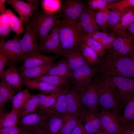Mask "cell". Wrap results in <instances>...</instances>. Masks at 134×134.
Instances as JSON below:
<instances>
[{"instance_id": "obj_40", "label": "cell", "mask_w": 134, "mask_h": 134, "mask_svg": "<svg viewBox=\"0 0 134 134\" xmlns=\"http://www.w3.org/2000/svg\"><path fill=\"white\" fill-rule=\"evenodd\" d=\"M106 7L109 9H115L122 12H125L131 8H134V0H119L109 3Z\"/></svg>"}, {"instance_id": "obj_30", "label": "cell", "mask_w": 134, "mask_h": 134, "mask_svg": "<svg viewBox=\"0 0 134 134\" xmlns=\"http://www.w3.org/2000/svg\"><path fill=\"white\" fill-rule=\"evenodd\" d=\"M40 94L32 95L25 102L19 111V118L37 111Z\"/></svg>"}, {"instance_id": "obj_19", "label": "cell", "mask_w": 134, "mask_h": 134, "mask_svg": "<svg viewBox=\"0 0 134 134\" xmlns=\"http://www.w3.org/2000/svg\"><path fill=\"white\" fill-rule=\"evenodd\" d=\"M45 111L47 117L43 128L49 134H59L63 124L65 115L50 111L47 109Z\"/></svg>"}, {"instance_id": "obj_5", "label": "cell", "mask_w": 134, "mask_h": 134, "mask_svg": "<svg viewBox=\"0 0 134 134\" xmlns=\"http://www.w3.org/2000/svg\"><path fill=\"white\" fill-rule=\"evenodd\" d=\"M121 109L118 107L110 110H101L97 114L103 132L105 134H119L123 127L120 121Z\"/></svg>"}, {"instance_id": "obj_9", "label": "cell", "mask_w": 134, "mask_h": 134, "mask_svg": "<svg viewBox=\"0 0 134 134\" xmlns=\"http://www.w3.org/2000/svg\"><path fill=\"white\" fill-rule=\"evenodd\" d=\"M134 49V39L128 33L116 36L109 54L118 56L131 57Z\"/></svg>"}, {"instance_id": "obj_33", "label": "cell", "mask_w": 134, "mask_h": 134, "mask_svg": "<svg viewBox=\"0 0 134 134\" xmlns=\"http://www.w3.org/2000/svg\"><path fill=\"white\" fill-rule=\"evenodd\" d=\"M20 110L12 109L0 119V129L17 126L19 118Z\"/></svg>"}, {"instance_id": "obj_4", "label": "cell", "mask_w": 134, "mask_h": 134, "mask_svg": "<svg viewBox=\"0 0 134 134\" xmlns=\"http://www.w3.org/2000/svg\"><path fill=\"white\" fill-rule=\"evenodd\" d=\"M59 14H49L44 12L34 13L29 22L41 44L51 30L58 24L60 20Z\"/></svg>"}, {"instance_id": "obj_22", "label": "cell", "mask_w": 134, "mask_h": 134, "mask_svg": "<svg viewBox=\"0 0 134 134\" xmlns=\"http://www.w3.org/2000/svg\"><path fill=\"white\" fill-rule=\"evenodd\" d=\"M19 71L16 64H10L7 69L0 73V77L4 78L9 84L19 91L23 83Z\"/></svg>"}, {"instance_id": "obj_11", "label": "cell", "mask_w": 134, "mask_h": 134, "mask_svg": "<svg viewBox=\"0 0 134 134\" xmlns=\"http://www.w3.org/2000/svg\"><path fill=\"white\" fill-rule=\"evenodd\" d=\"M66 114L79 119L87 111L81 101L80 91L75 87L70 90L66 96Z\"/></svg>"}, {"instance_id": "obj_58", "label": "cell", "mask_w": 134, "mask_h": 134, "mask_svg": "<svg viewBox=\"0 0 134 134\" xmlns=\"http://www.w3.org/2000/svg\"><path fill=\"white\" fill-rule=\"evenodd\" d=\"M95 134H105L104 133L103 131H101L98 132H97Z\"/></svg>"}, {"instance_id": "obj_15", "label": "cell", "mask_w": 134, "mask_h": 134, "mask_svg": "<svg viewBox=\"0 0 134 134\" xmlns=\"http://www.w3.org/2000/svg\"><path fill=\"white\" fill-rule=\"evenodd\" d=\"M96 73L95 68L84 66L73 71L70 79L75 87L80 90L92 80Z\"/></svg>"}, {"instance_id": "obj_54", "label": "cell", "mask_w": 134, "mask_h": 134, "mask_svg": "<svg viewBox=\"0 0 134 134\" xmlns=\"http://www.w3.org/2000/svg\"><path fill=\"white\" fill-rule=\"evenodd\" d=\"M7 0H0V12L1 14L4 13L6 10L5 8V4Z\"/></svg>"}, {"instance_id": "obj_21", "label": "cell", "mask_w": 134, "mask_h": 134, "mask_svg": "<svg viewBox=\"0 0 134 134\" xmlns=\"http://www.w3.org/2000/svg\"><path fill=\"white\" fill-rule=\"evenodd\" d=\"M98 112L91 111H86L79 119L84 122L85 124L84 128L89 134L95 133L103 131L100 121L97 114Z\"/></svg>"}, {"instance_id": "obj_42", "label": "cell", "mask_w": 134, "mask_h": 134, "mask_svg": "<svg viewBox=\"0 0 134 134\" xmlns=\"http://www.w3.org/2000/svg\"><path fill=\"white\" fill-rule=\"evenodd\" d=\"M61 86L59 87L55 90L51 92L49 95H47L45 103L42 108L40 110L43 111L53 105L56 102L58 99Z\"/></svg>"}, {"instance_id": "obj_26", "label": "cell", "mask_w": 134, "mask_h": 134, "mask_svg": "<svg viewBox=\"0 0 134 134\" xmlns=\"http://www.w3.org/2000/svg\"><path fill=\"white\" fill-rule=\"evenodd\" d=\"M54 63L36 66L23 69L20 71V75L22 78L32 79L42 75H45L53 66Z\"/></svg>"}, {"instance_id": "obj_6", "label": "cell", "mask_w": 134, "mask_h": 134, "mask_svg": "<svg viewBox=\"0 0 134 134\" xmlns=\"http://www.w3.org/2000/svg\"><path fill=\"white\" fill-rule=\"evenodd\" d=\"M98 91V106L101 110H110L118 107L117 100L110 88L101 78L95 79Z\"/></svg>"}, {"instance_id": "obj_45", "label": "cell", "mask_w": 134, "mask_h": 134, "mask_svg": "<svg viewBox=\"0 0 134 134\" xmlns=\"http://www.w3.org/2000/svg\"><path fill=\"white\" fill-rule=\"evenodd\" d=\"M22 129L18 126L0 129V134H21Z\"/></svg>"}, {"instance_id": "obj_52", "label": "cell", "mask_w": 134, "mask_h": 134, "mask_svg": "<svg viewBox=\"0 0 134 134\" xmlns=\"http://www.w3.org/2000/svg\"><path fill=\"white\" fill-rule=\"evenodd\" d=\"M31 130L33 131L35 134H49L42 128H36Z\"/></svg>"}, {"instance_id": "obj_60", "label": "cell", "mask_w": 134, "mask_h": 134, "mask_svg": "<svg viewBox=\"0 0 134 134\" xmlns=\"http://www.w3.org/2000/svg\"><path fill=\"white\" fill-rule=\"evenodd\" d=\"M133 10L134 13V8H133Z\"/></svg>"}, {"instance_id": "obj_27", "label": "cell", "mask_w": 134, "mask_h": 134, "mask_svg": "<svg viewBox=\"0 0 134 134\" xmlns=\"http://www.w3.org/2000/svg\"><path fill=\"white\" fill-rule=\"evenodd\" d=\"M0 83V109L4 105L12 100L15 95V88L9 84L4 78Z\"/></svg>"}, {"instance_id": "obj_46", "label": "cell", "mask_w": 134, "mask_h": 134, "mask_svg": "<svg viewBox=\"0 0 134 134\" xmlns=\"http://www.w3.org/2000/svg\"><path fill=\"white\" fill-rule=\"evenodd\" d=\"M13 13L10 9H6L5 12L0 15V25H9L10 18Z\"/></svg>"}, {"instance_id": "obj_55", "label": "cell", "mask_w": 134, "mask_h": 134, "mask_svg": "<svg viewBox=\"0 0 134 134\" xmlns=\"http://www.w3.org/2000/svg\"><path fill=\"white\" fill-rule=\"evenodd\" d=\"M21 134H35L34 132L32 130L22 129Z\"/></svg>"}, {"instance_id": "obj_3", "label": "cell", "mask_w": 134, "mask_h": 134, "mask_svg": "<svg viewBox=\"0 0 134 134\" xmlns=\"http://www.w3.org/2000/svg\"><path fill=\"white\" fill-rule=\"evenodd\" d=\"M101 79L113 92L119 108L124 109L134 96V79L121 76H102Z\"/></svg>"}, {"instance_id": "obj_1", "label": "cell", "mask_w": 134, "mask_h": 134, "mask_svg": "<svg viewBox=\"0 0 134 134\" xmlns=\"http://www.w3.org/2000/svg\"><path fill=\"white\" fill-rule=\"evenodd\" d=\"M95 68L101 76H119L134 79V66L129 56H118L109 54L100 61Z\"/></svg>"}, {"instance_id": "obj_51", "label": "cell", "mask_w": 134, "mask_h": 134, "mask_svg": "<svg viewBox=\"0 0 134 134\" xmlns=\"http://www.w3.org/2000/svg\"><path fill=\"white\" fill-rule=\"evenodd\" d=\"M39 100L38 110H41L44 105L46 102L47 95L43 93H40Z\"/></svg>"}, {"instance_id": "obj_28", "label": "cell", "mask_w": 134, "mask_h": 134, "mask_svg": "<svg viewBox=\"0 0 134 134\" xmlns=\"http://www.w3.org/2000/svg\"><path fill=\"white\" fill-rule=\"evenodd\" d=\"M89 36L99 42L105 49H109L112 47L116 36L114 33L98 31L88 34Z\"/></svg>"}, {"instance_id": "obj_35", "label": "cell", "mask_w": 134, "mask_h": 134, "mask_svg": "<svg viewBox=\"0 0 134 134\" xmlns=\"http://www.w3.org/2000/svg\"><path fill=\"white\" fill-rule=\"evenodd\" d=\"M110 10L106 7L99 10L95 13L96 21L98 24L101 27L103 32H107L108 21Z\"/></svg>"}, {"instance_id": "obj_14", "label": "cell", "mask_w": 134, "mask_h": 134, "mask_svg": "<svg viewBox=\"0 0 134 134\" xmlns=\"http://www.w3.org/2000/svg\"><path fill=\"white\" fill-rule=\"evenodd\" d=\"M57 25L53 28L40 46L42 53L53 52L56 54V57L62 55V52Z\"/></svg>"}, {"instance_id": "obj_16", "label": "cell", "mask_w": 134, "mask_h": 134, "mask_svg": "<svg viewBox=\"0 0 134 134\" xmlns=\"http://www.w3.org/2000/svg\"><path fill=\"white\" fill-rule=\"evenodd\" d=\"M22 60L24 63L18 68L19 71L34 67L53 64L55 58L53 56L43 55L40 52H31L24 54Z\"/></svg>"}, {"instance_id": "obj_44", "label": "cell", "mask_w": 134, "mask_h": 134, "mask_svg": "<svg viewBox=\"0 0 134 134\" xmlns=\"http://www.w3.org/2000/svg\"><path fill=\"white\" fill-rule=\"evenodd\" d=\"M87 3L91 9L99 10L106 7L109 3L107 0H90Z\"/></svg>"}, {"instance_id": "obj_2", "label": "cell", "mask_w": 134, "mask_h": 134, "mask_svg": "<svg viewBox=\"0 0 134 134\" xmlns=\"http://www.w3.org/2000/svg\"><path fill=\"white\" fill-rule=\"evenodd\" d=\"M57 26L62 53L74 49L80 48L81 44L83 43V33L79 22L62 19L60 21Z\"/></svg>"}, {"instance_id": "obj_43", "label": "cell", "mask_w": 134, "mask_h": 134, "mask_svg": "<svg viewBox=\"0 0 134 134\" xmlns=\"http://www.w3.org/2000/svg\"><path fill=\"white\" fill-rule=\"evenodd\" d=\"M126 11L122 12L115 9H111L108 21V27L111 28L116 25Z\"/></svg>"}, {"instance_id": "obj_32", "label": "cell", "mask_w": 134, "mask_h": 134, "mask_svg": "<svg viewBox=\"0 0 134 134\" xmlns=\"http://www.w3.org/2000/svg\"><path fill=\"white\" fill-rule=\"evenodd\" d=\"M80 49L83 56L88 65L92 67H96L100 61L96 53L83 43L81 44Z\"/></svg>"}, {"instance_id": "obj_18", "label": "cell", "mask_w": 134, "mask_h": 134, "mask_svg": "<svg viewBox=\"0 0 134 134\" xmlns=\"http://www.w3.org/2000/svg\"><path fill=\"white\" fill-rule=\"evenodd\" d=\"M62 56L66 59L68 65L72 71L82 66L89 65L83 56L80 48L63 52Z\"/></svg>"}, {"instance_id": "obj_29", "label": "cell", "mask_w": 134, "mask_h": 134, "mask_svg": "<svg viewBox=\"0 0 134 134\" xmlns=\"http://www.w3.org/2000/svg\"><path fill=\"white\" fill-rule=\"evenodd\" d=\"M22 79V83L24 85L28 88H31L33 90L36 89L46 93L51 92L56 90L58 87L42 82L30 79Z\"/></svg>"}, {"instance_id": "obj_49", "label": "cell", "mask_w": 134, "mask_h": 134, "mask_svg": "<svg viewBox=\"0 0 134 134\" xmlns=\"http://www.w3.org/2000/svg\"><path fill=\"white\" fill-rule=\"evenodd\" d=\"M12 30L9 25H0V35L7 38Z\"/></svg>"}, {"instance_id": "obj_39", "label": "cell", "mask_w": 134, "mask_h": 134, "mask_svg": "<svg viewBox=\"0 0 134 134\" xmlns=\"http://www.w3.org/2000/svg\"><path fill=\"white\" fill-rule=\"evenodd\" d=\"M134 120V96L128 101L120 118L121 122L126 123Z\"/></svg>"}, {"instance_id": "obj_56", "label": "cell", "mask_w": 134, "mask_h": 134, "mask_svg": "<svg viewBox=\"0 0 134 134\" xmlns=\"http://www.w3.org/2000/svg\"><path fill=\"white\" fill-rule=\"evenodd\" d=\"M28 2L31 3L34 5L38 7L39 0H27Z\"/></svg>"}, {"instance_id": "obj_12", "label": "cell", "mask_w": 134, "mask_h": 134, "mask_svg": "<svg viewBox=\"0 0 134 134\" xmlns=\"http://www.w3.org/2000/svg\"><path fill=\"white\" fill-rule=\"evenodd\" d=\"M47 117L45 111L38 110L19 118L18 124L22 129L32 130L43 128Z\"/></svg>"}, {"instance_id": "obj_13", "label": "cell", "mask_w": 134, "mask_h": 134, "mask_svg": "<svg viewBox=\"0 0 134 134\" xmlns=\"http://www.w3.org/2000/svg\"><path fill=\"white\" fill-rule=\"evenodd\" d=\"M23 24L25 32L23 37L20 40V43L24 54L40 52V47L38 44L37 37L30 26L29 21L24 22Z\"/></svg>"}, {"instance_id": "obj_8", "label": "cell", "mask_w": 134, "mask_h": 134, "mask_svg": "<svg viewBox=\"0 0 134 134\" xmlns=\"http://www.w3.org/2000/svg\"><path fill=\"white\" fill-rule=\"evenodd\" d=\"M86 7L85 2L80 0H66L62 5L59 14L60 17L75 22L80 17Z\"/></svg>"}, {"instance_id": "obj_37", "label": "cell", "mask_w": 134, "mask_h": 134, "mask_svg": "<svg viewBox=\"0 0 134 134\" xmlns=\"http://www.w3.org/2000/svg\"><path fill=\"white\" fill-rule=\"evenodd\" d=\"M32 96L28 88L19 91L12 100V109L20 110L25 101Z\"/></svg>"}, {"instance_id": "obj_57", "label": "cell", "mask_w": 134, "mask_h": 134, "mask_svg": "<svg viewBox=\"0 0 134 134\" xmlns=\"http://www.w3.org/2000/svg\"><path fill=\"white\" fill-rule=\"evenodd\" d=\"M131 57L132 58V59L133 64L134 66V49L133 51V53L131 55Z\"/></svg>"}, {"instance_id": "obj_50", "label": "cell", "mask_w": 134, "mask_h": 134, "mask_svg": "<svg viewBox=\"0 0 134 134\" xmlns=\"http://www.w3.org/2000/svg\"><path fill=\"white\" fill-rule=\"evenodd\" d=\"M71 134H89L85 130L84 126L80 124L73 130Z\"/></svg>"}, {"instance_id": "obj_7", "label": "cell", "mask_w": 134, "mask_h": 134, "mask_svg": "<svg viewBox=\"0 0 134 134\" xmlns=\"http://www.w3.org/2000/svg\"><path fill=\"white\" fill-rule=\"evenodd\" d=\"M82 105L86 110L97 112L98 91L95 79L79 90Z\"/></svg>"}, {"instance_id": "obj_17", "label": "cell", "mask_w": 134, "mask_h": 134, "mask_svg": "<svg viewBox=\"0 0 134 134\" xmlns=\"http://www.w3.org/2000/svg\"><path fill=\"white\" fill-rule=\"evenodd\" d=\"M7 2L18 13L23 23L29 21L38 8L31 3L19 0H8Z\"/></svg>"}, {"instance_id": "obj_23", "label": "cell", "mask_w": 134, "mask_h": 134, "mask_svg": "<svg viewBox=\"0 0 134 134\" xmlns=\"http://www.w3.org/2000/svg\"><path fill=\"white\" fill-rule=\"evenodd\" d=\"M133 8L131 7L127 10L122 15L118 23L111 28L112 33L116 36L126 34L129 26L134 22Z\"/></svg>"}, {"instance_id": "obj_20", "label": "cell", "mask_w": 134, "mask_h": 134, "mask_svg": "<svg viewBox=\"0 0 134 134\" xmlns=\"http://www.w3.org/2000/svg\"><path fill=\"white\" fill-rule=\"evenodd\" d=\"M95 15L92 9L87 6L82 12L79 22L84 33L89 34L97 31L98 24L96 21Z\"/></svg>"}, {"instance_id": "obj_47", "label": "cell", "mask_w": 134, "mask_h": 134, "mask_svg": "<svg viewBox=\"0 0 134 134\" xmlns=\"http://www.w3.org/2000/svg\"><path fill=\"white\" fill-rule=\"evenodd\" d=\"M134 121L126 123L121 122L123 127V129L119 134H134V129L133 125Z\"/></svg>"}, {"instance_id": "obj_41", "label": "cell", "mask_w": 134, "mask_h": 134, "mask_svg": "<svg viewBox=\"0 0 134 134\" xmlns=\"http://www.w3.org/2000/svg\"><path fill=\"white\" fill-rule=\"evenodd\" d=\"M22 24L23 21L13 13L9 19V25L12 31L15 33L17 36L23 33L24 28Z\"/></svg>"}, {"instance_id": "obj_36", "label": "cell", "mask_w": 134, "mask_h": 134, "mask_svg": "<svg viewBox=\"0 0 134 134\" xmlns=\"http://www.w3.org/2000/svg\"><path fill=\"white\" fill-rule=\"evenodd\" d=\"M83 41L85 44L95 51L98 56L102 57L104 55L105 49L102 46L88 34L83 33Z\"/></svg>"}, {"instance_id": "obj_10", "label": "cell", "mask_w": 134, "mask_h": 134, "mask_svg": "<svg viewBox=\"0 0 134 134\" xmlns=\"http://www.w3.org/2000/svg\"><path fill=\"white\" fill-rule=\"evenodd\" d=\"M20 38V37L15 36L11 39L0 41V51L7 57L11 64H16L22 60L24 54Z\"/></svg>"}, {"instance_id": "obj_38", "label": "cell", "mask_w": 134, "mask_h": 134, "mask_svg": "<svg viewBox=\"0 0 134 134\" xmlns=\"http://www.w3.org/2000/svg\"><path fill=\"white\" fill-rule=\"evenodd\" d=\"M41 3L44 12L49 14H56L60 11L62 5L59 0H43Z\"/></svg>"}, {"instance_id": "obj_25", "label": "cell", "mask_w": 134, "mask_h": 134, "mask_svg": "<svg viewBox=\"0 0 134 134\" xmlns=\"http://www.w3.org/2000/svg\"><path fill=\"white\" fill-rule=\"evenodd\" d=\"M72 72L64 58L54 63L53 66L45 75H55L68 79L71 78Z\"/></svg>"}, {"instance_id": "obj_59", "label": "cell", "mask_w": 134, "mask_h": 134, "mask_svg": "<svg viewBox=\"0 0 134 134\" xmlns=\"http://www.w3.org/2000/svg\"><path fill=\"white\" fill-rule=\"evenodd\" d=\"M133 129H134V122L133 124Z\"/></svg>"}, {"instance_id": "obj_34", "label": "cell", "mask_w": 134, "mask_h": 134, "mask_svg": "<svg viewBox=\"0 0 134 134\" xmlns=\"http://www.w3.org/2000/svg\"><path fill=\"white\" fill-rule=\"evenodd\" d=\"M81 122L79 119L66 114L64 116L63 124L59 134H71L74 129Z\"/></svg>"}, {"instance_id": "obj_53", "label": "cell", "mask_w": 134, "mask_h": 134, "mask_svg": "<svg viewBox=\"0 0 134 134\" xmlns=\"http://www.w3.org/2000/svg\"><path fill=\"white\" fill-rule=\"evenodd\" d=\"M127 31V32L134 39V22L130 25Z\"/></svg>"}, {"instance_id": "obj_48", "label": "cell", "mask_w": 134, "mask_h": 134, "mask_svg": "<svg viewBox=\"0 0 134 134\" xmlns=\"http://www.w3.org/2000/svg\"><path fill=\"white\" fill-rule=\"evenodd\" d=\"M8 60L7 57L0 51V73L4 70L6 66H9Z\"/></svg>"}, {"instance_id": "obj_24", "label": "cell", "mask_w": 134, "mask_h": 134, "mask_svg": "<svg viewBox=\"0 0 134 134\" xmlns=\"http://www.w3.org/2000/svg\"><path fill=\"white\" fill-rule=\"evenodd\" d=\"M70 85L61 86L56 103L47 109L49 111L62 115L66 114V96L70 90Z\"/></svg>"}, {"instance_id": "obj_31", "label": "cell", "mask_w": 134, "mask_h": 134, "mask_svg": "<svg viewBox=\"0 0 134 134\" xmlns=\"http://www.w3.org/2000/svg\"><path fill=\"white\" fill-rule=\"evenodd\" d=\"M31 79L45 82L58 87L69 85L70 83L68 79L54 75H41Z\"/></svg>"}]
</instances>
